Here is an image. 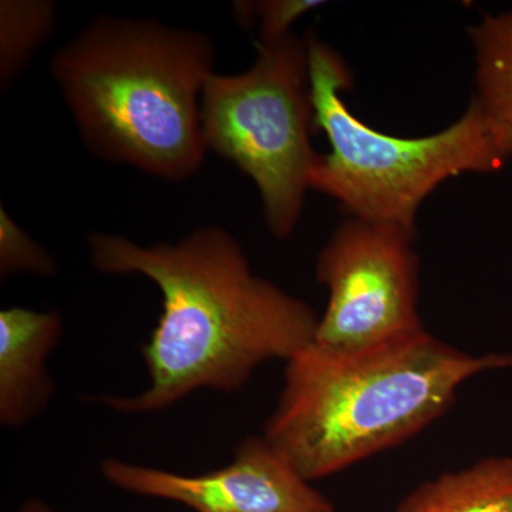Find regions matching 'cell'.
<instances>
[{"label": "cell", "mask_w": 512, "mask_h": 512, "mask_svg": "<svg viewBox=\"0 0 512 512\" xmlns=\"http://www.w3.org/2000/svg\"><path fill=\"white\" fill-rule=\"evenodd\" d=\"M87 244L101 274L144 276L163 296L143 348L147 389L99 399L117 412H163L202 389L235 392L259 366L288 362L315 339L311 306L254 274L241 244L218 225L174 244L141 245L110 232H94Z\"/></svg>", "instance_id": "cell-1"}, {"label": "cell", "mask_w": 512, "mask_h": 512, "mask_svg": "<svg viewBox=\"0 0 512 512\" xmlns=\"http://www.w3.org/2000/svg\"><path fill=\"white\" fill-rule=\"evenodd\" d=\"M215 56L200 30L96 16L53 53L49 72L90 153L180 183L208 153L201 99Z\"/></svg>", "instance_id": "cell-2"}, {"label": "cell", "mask_w": 512, "mask_h": 512, "mask_svg": "<svg viewBox=\"0 0 512 512\" xmlns=\"http://www.w3.org/2000/svg\"><path fill=\"white\" fill-rule=\"evenodd\" d=\"M498 369L512 352L470 355L427 330L357 356L311 345L286 362L262 436L312 483L416 436L467 380Z\"/></svg>", "instance_id": "cell-3"}, {"label": "cell", "mask_w": 512, "mask_h": 512, "mask_svg": "<svg viewBox=\"0 0 512 512\" xmlns=\"http://www.w3.org/2000/svg\"><path fill=\"white\" fill-rule=\"evenodd\" d=\"M305 40L315 130L330 146L316 158L311 190L338 202L348 218L416 237L421 204L441 184L464 174L497 173L507 163L473 100L453 124L430 136H390L367 126L342 97L353 83L348 63L312 30Z\"/></svg>", "instance_id": "cell-4"}, {"label": "cell", "mask_w": 512, "mask_h": 512, "mask_svg": "<svg viewBox=\"0 0 512 512\" xmlns=\"http://www.w3.org/2000/svg\"><path fill=\"white\" fill-rule=\"evenodd\" d=\"M252 66L214 73L201 99L205 144L251 178L266 227L291 237L301 221L318 154L308 46L305 36L255 42Z\"/></svg>", "instance_id": "cell-5"}, {"label": "cell", "mask_w": 512, "mask_h": 512, "mask_svg": "<svg viewBox=\"0 0 512 512\" xmlns=\"http://www.w3.org/2000/svg\"><path fill=\"white\" fill-rule=\"evenodd\" d=\"M414 235L348 218L316 259L328 291L312 345L333 356H357L424 332L419 315L420 265Z\"/></svg>", "instance_id": "cell-6"}, {"label": "cell", "mask_w": 512, "mask_h": 512, "mask_svg": "<svg viewBox=\"0 0 512 512\" xmlns=\"http://www.w3.org/2000/svg\"><path fill=\"white\" fill-rule=\"evenodd\" d=\"M101 474L121 491L194 512H335L264 436L241 441L227 466L208 473H173L110 457Z\"/></svg>", "instance_id": "cell-7"}, {"label": "cell", "mask_w": 512, "mask_h": 512, "mask_svg": "<svg viewBox=\"0 0 512 512\" xmlns=\"http://www.w3.org/2000/svg\"><path fill=\"white\" fill-rule=\"evenodd\" d=\"M63 332L57 311L10 306L0 311V423L22 429L45 412L55 396L47 369Z\"/></svg>", "instance_id": "cell-8"}, {"label": "cell", "mask_w": 512, "mask_h": 512, "mask_svg": "<svg viewBox=\"0 0 512 512\" xmlns=\"http://www.w3.org/2000/svg\"><path fill=\"white\" fill-rule=\"evenodd\" d=\"M474 55V96L507 160H512V9L484 13L468 26Z\"/></svg>", "instance_id": "cell-9"}, {"label": "cell", "mask_w": 512, "mask_h": 512, "mask_svg": "<svg viewBox=\"0 0 512 512\" xmlns=\"http://www.w3.org/2000/svg\"><path fill=\"white\" fill-rule=\"evenodd\" d=\"M394 512H512V456L484 458L426 481Z\"/></svg>", "instance_id": "cell-10"}, {"label": "cell", "mask_w": 512, "mask_h": 512, "mask_svg": "<svg viewBox=\"0 0 512 512\" xmlns=\"http://www.w3.org/2000/svg\"><path fill=\"white\" fill-rule=\"evenodd\" d=\"M57 28L52 0L0 2V90L8 92L45 49Z\"/></svg>", "instance_id": "cell-11"}, {"label": "cell", "mask_w": 512, "mask_h": 512, "mask_svg": "<svg viewBox=\"0 0 512 512\" xmlns=\"http://www.w3.org/2000/svg\"><path fill=\"white\" fill-rule=\"evenodd\" d=\"M57 269L53 255L30 237L5 207L0 208V276L5 279L30 274L53 278Z\"/></svg>", "instance_id": "cell-12"}, {"label": "cell", "mask_w": 512, "mask_h": 512, "mask_svg": "<svg viewBox=\"0 0 512 512\" xmlns=\"http://www.w3.org/2000/svg\"><path fill=\"white\" fill-rule=\"evenodd\" d=\"M322 6H325L322 0L235 2L234 19L245 28L258 23V42H275L292 35V26L299 19Z\"/></svg>", "instance_id": "cell-13"}, {"label": "cell", "mask_w": 512, "mask_h": 512, "mask_svg": "<svg viewBox=\"0 0 512 512\" xmlns=\"http://www.w3.org/2000/svg\"><path fill=\"white\" fill-rule=\"evenodd\" d=\"M12 512H59L40 498H29Z\"/></svg>", "instance_id": "cell-14"}]
</instances>
